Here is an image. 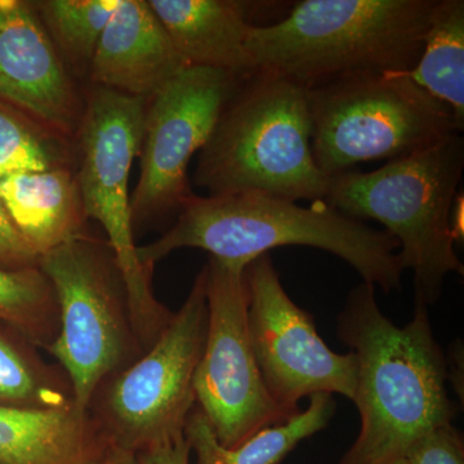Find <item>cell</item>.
<instances>
[{
    "label": "cell",
    "mask_w": 464,
    "mask_h": 464,
    "mask_svg": "<svg viewBox=\"0 0 464 464\" xmlns=\"http://www.w3.org/2000/svg\"><path fill=\"white\" fill-rule=\"evenodd\" d=\"M337 334L356 355L353 401L362 418L338 464H389L427 432L451 424L457 406L448 395L449 362L429 307L415 304L411 322L399 328L378 307L374 286L362 283L348 295Z\"/></svg>",
    "instance_id": "cell-1"
},
{
    "label": "cell",
    "mask_w": 464,
    "mask_h": 464,
    "mask_svg": "<svg viewBox=\"0 0 464 464\" xmlns=\"http://www.w3.org/2000/svg\"><path fill=\"white\" fill-rule=\"evenodd\" d=\"M325 250L355 268L364 283L384 293L401 289L404 267L399 241L337 212L325 201L310 207L259 194L194 198L176 224L148 246H137L140 264L152 273L174 250L198 248L210 257L246 266L279 246Z\"/></svg>",
    "instance_id": "cell-2"
},
{
    "label": "cell",
    "mask_w": 464,
    "mask_h": 464,
    "mask_svg": "<svg viewBox=\"0 0 464 464\" xmlns=\"http://www.w3.org/2000/svg\"><path fill=\"white\" fill-rule=\"evenodd\" d=\"M436 0H304L271 25H253L256 70L304 88L417 65Z\"/></svg>",
    "instance_id": "cell-3"
},
{
    "label": "cell",
    "mask_w": 464,
    "mask_h": 464,
    "mask_svg": "<svg viewBox=\"0 0 464 464\" xmlns=\"http://www.w3.org/2000/svg\"><path fill=\"white\" fill-rule=\"evenodd\" d=\"M307 88L257 70L237 84L201 149L192 182L208 197L259 194L324 201L331 177L311 150Z\"/></svg>",
    "instance_id": "cell-4"
},
{
    "label": "cell",
    "mask_w": 464,
    "mask_h": 464,
    "mask_svg": "<svg viewBox=\"0 0 464 464\" xmlns=\"http://www.w3.org/2000/svg\"><path fill=\"white\" fill-rule=\"evenodd\" d=\"M463 169L464 140L454 133L373 172L331 179L324 200L329 207L357 221L374 219L399 241L402 267L414 273L415 304L432 306L449 274L463 276L451 230Z\"/></svg>",
    "instance_id": "cell-5"
},
{
    "label": "cell",
    "mask_w": 464,
    "mask_h": 464,
    "mask_svg": "<svg viewBox=\"0 0 464 464\" xmlns=\"http://www.w3.org/2000/svg\"><path fill=\"white\" fill-rule=\"evenodd\" d=\"M307 96L314 160L331 179L460 132L453 111L406 72L346 76L307 88Z\"/></svg>",
    "instance_id": "cell-6"
},
{
    "label": "cell",
    "mask_w": 464,
    "mask_h": 464,
    "mask_svg": "<svg viewBox=\"0 0 464 464\" xmlns=\"http://www.w3.org/2000/svg\"><path fill=\"white\" fill-rule=\"evenodd\" d=\"M148 100L91 85L75 134L76 177L85 215L96 219L108 235L127 290L134 334L143 353L172 322L174 314L155 298L151 275L137 257L130 168L141 149Z\"/></svg>",
    "instance_id": "cell-7"
},
{
    "label": "cell",
    "mask_w": 464,
    "mask_h": 464,
    "mask_svg": "<svg viewBox=\"0 0 464 464\" xmlns=\"http://www.w3.org/2000/svg\"><path fill=\"white\" fill-rule=\"evenodd\" d=\"M39 268L58 307L57 335L45 351L65 371L75 408L85 413L101 384L145 353L130 322L123 276L108 241L85 234L43 255Z\"/></svg>",
    "instance_id": "cell-8"
},
{
    "label": "cell",
    "mask_w": 464,
    "mask_h": 464,
    "mask_svg": "<svg viewBox=\"0 0 464 464\" xmlns=\"http://www.w3.org/2000/svg\"><path fill=\"white\" fill-rule=\"evenodd\" d=\"M208 326L207 267L181 310L133 364L101 384L88 408L110 447L134 454L182 438L197 405L194 375Z\"/></svg>",
    "instance_id": "cell-9"
},
{
    "label": "cell",
    "mask_w": 464,
    "mask_h": 464,
    "mask_svg": "<svg viewBox=\"0 0 464 464\" xmlns=\"http://www.w3.org/2000/svg\"><path fill=\"white\" fill-rule=\"evenodd\" d=\"M206 267L208 326L194 375L195 401L219 444L234 449L292 417L274 401L259 373L249 334L246 266L209 257Z\"/></svg>",
    "instance_id": "cell-10"
},
{
    "label": "cell",
    "mask_w": 464,
    "mask_h": 464,
    "mask_svg": "<svg viewBox=\"0 0 464 464\" xmlns=\"http://www.w3.org/2000/svg\"><path fill=\"white\" fill-rule=\"evenodd\" d=\"M241 81L221 70L190 66L148 100L141 174L130 197L133 226L179 217L195 197L191 159L207 145Z\"/></svg>",
    "instance_id": "cell-11"
},
{
    "label": "cell",
    "mask_w": 464,
    "mask_h": 464,
    "mask_svg": "<svg viewBox=\"0 0 464 464\" xmlns=\"http://www.w3.org/2000/svg\"><path fill=\"white\" fill-rule=\"evenodd\" d=\"M248 293L250 341L262 381L271 398L290 417L299 400L314 393H338L353 400L357 359L334 353L317 333L314 317L290 299L268 253L244 270Z\"/></svg>",
    "instance_id": "cell-12"
},
{
    "label": "cell",
    "mask_w": 464,
    "mask_h": 464,
    "mask_svg": "<svg viewBox=\"0 0 464 464\" xmlns=\"http://www.w3.org/2000/svg\"><path fill=\"white\" fill-rule=\"evenodd\" d=\"M0 101L75 139L84 94L27 0H0Z\"/></svg>",
    "instance_id": "cell-13"
},
{
    "label": "cell",
    "mask_w": 464,
    "mask_h": 464,
    "mask_svg": "<svg viewBox=\"0 0 464 464\" xmlns=\"http://www.w3.org/2000/svg\"><path fill=\"white\" fill-rule=\"evenodd\" d=\"M188 67L149 0H121L101 35L88 78L91 85L150 100Z\"/></svg>",
    "instance_id": "cell-14"
},
{
    "label": "cell",
    "mask_w": 464,
    "mask_h": 464,
    "mask_svg": "<svg viewBox=\"0 0 464 464\" xmlns=\"http://www.w3.org/2000/svg\"><path fill=\"white\" fill-rule=\"evenodd\" d=\"M188 66L246 79L257 72L246 39L253 12L265 3L237 0H149Z\"/></svg>",
    "instance_id": "cell-15"
},
{
    "label": "cell",
    "mask_w": 464,
    "mask_h": 464,
    "mask_svg": "<svg viewBox=\"0 0 464 464\" xmlns=\"http://www.w3.org/2000/svg\"><path fill=\"white\" fill-rule=\"evenodd\" d=\"M109 447L90 411L0 405V464H96Z\"/></svg>",
    "instance_id": "cell-16"
},
{
    "label": "cell",
    "mask_w": 464,
    "mask_h": 464,
    "mask_svg": "<svg viewBox=\"0 0 464 464\" xmlns=\"http://www.w3.org/2000/svg\"><path fill=\"white\" fill-rule=\"evenodd\" d=\"M0 198L39 257L84 234L88 217L75 168L3 177Z\"/></svg>",
    "instance_id": "cell-17"
},
{
    "label": "cell",
    "mask_w": 464,
    "mask_h": 464,
    "mask_svg": "<svg viewBox=\"0 0 464 464\" xmlns=\"http://www.w3.org/2000/svg\"><path fill=\"white\" fill-rule=\"evenodd\" d=\"M335 405L331 393H314L306 411L293 415L286 422L262 430L234 449L219 444L206 415L195 405L183 435L198 464H280L299 442L328 427Z\"/></svg>",
    "instance_id": "cell-18"
},
{
    "label": "cell",
    "mask_w": 464,
    "mask_h": 464,
    "mask_svg": "<svg viewBox=\"0 0 464 464\" xmlns=\"http://www.w3.org/2000/svg\"><path fill=\"white\" fill-rule=\"evenodd\" d=\"M415 84L453 111L464 128V2L436 0L424 34L422 52L406 72Z\"/></svg>",
    "instance_id": "cell-19"
},
{
    "label": "cell",
    "mask_w": 464,
    "mask_h": 464,
    "mask_svg": "<svg viewBox=\"0 0 464 464\" xmlns=\"http://www.w3.org/2000/svg\"><path fill=\"white\" fill-rule=\"evenodd\" d=\"M0 332V405L34 411L72 408V382L60 365L50 364L30 338Z\"/></svg>",
    "instance_id": "cell-20"
},
{
    "label": "cell",
    "mask_w": 464,
    "mask_h": 464,
    "mask_svg": "<svg viewBox=\"0 0 464 464\" xmlns=\"http://www.w3.org/2000/svg\"><path fill=\"white\" fill-rule=\"evenodd\" d=\"M121 0L33 2L45 32L72 75L88 76L103 29Z\"/></svg>",
    "instance_id": "cell-21"
},
{
    "label": "cell",
    "mask_w": 464,
    "mask_h": 464,
    "mask_svg": "<svg viewBox=\"0 0 464 464\" xmlns=\"http://www.w3.org/2000/svg\"><path fill=\"white\" fill-rule=\"evenodd\" d=\"M75 166L74 139L0 101V179Z\"/></svg>",
    "instance_id": "cell-22"
},
{
    "label": "cell",
    "mask_w": 464,
    "mask_h": 464,
    "mask_svg": "<svg viewBox=\"0 0 464 464\" xmlns=\"http://www.w3.org/2000/svg\"><path fill=\"white\" fill-rule=\"evenodd\" d=\"M0 320L43 350L50 346L58 332V307L50 280L41 268H0Z\"/></svg>",
    "instance_id": "cell-23"
},
{
    "label": "cell",
    "mask_w": 464,
    "mask_h": 464,
    "mask_svg": "<svg viewBox=\"0 0 464 464\" xmlns=\"http://www.w3.org/2000/svg\"><path fill=\"white\" fill-rule=\"evenodd\" d=\"M408 464H464L462 433L453 424L436 427L406 451Z\"/></svg>",
    "instance_id": "cell-24"
},
{
    "label": "cell",
    "mask_w": 464,
    "mask_h": 464,
    "mask_svg": "<svg viewBox=\"0 0 464 464\" xmlns=\"http://www.w3.org/2000/svg\"><path fill=\"white\" fill-rule=\"evenodd\" d=\"M39 261L41 257L18 231L0 198V268L27 270L39 267Z\"/></svg>",
    "instance_id": "cell-25"
},
{
    "label": "cell",
    "mask_w": 464,
    "mask_h": 464,
    "mask_svg": "<svg viewBox=\"0 0 464 464\" xmlns=\"http://www.w3.org/2000/svg\"><path fill=\"white\" fill-rule=\"evenodd\" d=\"M190 448L183 435L182 438L166 444L146 449L137 454V458L140 464H190Z\"/></svg>",
    "instance_id": "cell-26"
},
{
    "label": "cell",
    "mask_w": 464,
    "mask_h": 464,
    "mask_svg": "<svg viewBox=\"0 0 464 464\" xmlns=\"http://www.w3.org/2000/svg\"><path fill=\"white\" fill-rule=\"evenodd\" d=\"M96 464H140L137 454L115 447H109Z\"/></svg>",
    "instance_id": "cell-27"
},
{
    "label": "cell",
    "mask_w": 464,
    "mask_h": 464,
    "mask_svg": "<svg viewBox=\"0 0 464 464\" xmlns=\"http://www.w3.org/2000/svg\"><path fill=\"white\" fill-rule=\"evenodd\" d=\"M389 464H408V463H406V460L404 459V458H401V459L393 460V462H391Z\"/></svg>",
    "instance_id": "cell-28"
}]
</instances>
